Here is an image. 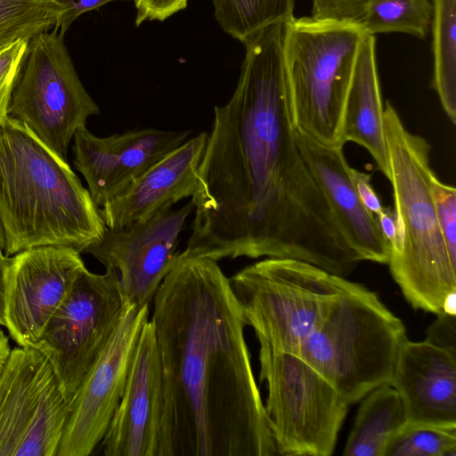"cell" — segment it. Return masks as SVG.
Listing matches in <instances>:
<instances>
[{
    "label": "cell",
    "instance_id": "obj_24",
    "mask_svg": "<svg viewBox=\"0 0 456 456\" xmlns=\"http://www.w3.org/2000/svg\"><path fill=\"white\" fill-rule=\"evenodd\" d=\"M432 12L431 0H369L362 28L372 36L401 32L423 39Z\"/></svg>",
    "mask_w": 456,
    "mask_h": 456
},
{
    "label": "cell",
    "instance_id": "obj_29",
    "mask_svg": "<svg viewBox=\"0 0 456 456\" xmlns=\"http://www.w3.org/2000/svg\"><path fill=\"white\" fill-rule=\"evenodd\" d=\"M312 18L362 27L369 0H312Z\"/></svg>",
    "mask_w": 456,
    "mask_h": 456
},
{
    "label": "cell",
    "instance_id": "obj_16",
    "mask_svg": "<svg viewBox=\"0 0 456 456\" xmlns=\"http://www.w3.org/2000/svg\"><path fill=\"white\" fill-rule=\"evenodd\" d=\"M165 403L153 322L141 331L121 400L101 442L105 456H158Z\"/></svg>",
    "mask_w": 456,
    "mask_h": 456
},
{
    "label": "cell",
    "instance_id": "obj_31",
    "mask_svg": "<svg viewBox=\"0 0 456 456\" xmlns=\"http://www.w3.org/2000/svg\"><path fill=\"white\" fill-rule=\"evenodd\" d=\"M436 316V321L428 329L425 340L456 353L455 315L443 312Z\"/></svg>",
    "mask_w": 456,
    "mask_h": 456
},
{
    "label": "cell",
    "instance_id": "obj_32",
    "mask_svg": "<svg viewBox=\"0 0 456 456\" xmlns=\"http://www.w3.org/2000/svg\"><path fill=\"white\" fill-rule=\"evenodd\" d=\"M60 5L61 13L54 26L60 32L65 34L69 26L82 14L95 10L114 1L128 0H53Z\"/></svg>",
    "mask_w": 456,
    "mask_h": 456
},
{
    "label": "cell",
    "instance_id": "obj_15",
    "mask_svg": "<svg viewBox=\"0 0 456 456\" xmlns=\"http://www.w3.org/2000/svg\"><path fill=\"white\" fill-rule=\"evenodd\" d=\"M190 134L189 130L149 127L99 137L85 126L73 136L74 164L84 175L93 201L102 208Z\"/></svg>",
    "mask_w": 456,
    "mask_h": 456
},
{
    "label": "cell",
    "instance_id": "obj_5",
    "mask_svg": "<svg viewBox=\"0 0 456 456\" xmlns=\"http://www.w3.org/2000/svg\"><path fill=\"white\" fill-rule=\"evenodd\" d=\"M406 338L403 322L374 292L344 278L330 311L295 354L350 405L389 384Z\"/></svg>",
    "mask_w": 456,
    "mask_h": 456
},
{
    "label": "cell",
    "instance_id": "obj_2",
    "mask_svg": "<svg viewBox=\"0 0 456 456\" xmlns=\"http://www.w3.org/2000/svg\"><path fill=\"white\" fill-rule=\"evenodd\" d=\"M165 403L158 456H273L244 337L216 261L179 253L153 297Z\"/></svg>",
    "mask_w": 456,
    "mask_h": 456
},
{
    "label": "cell",
    "instance_id": "obj_23",
    "mask_svg": "<svg viewBox=\"0 0 456 456\" xmlns=\"http://www.w3.org/2000/svg\"><path fill=\"white\" fill-rule=\"evenodd\" d=\"M215 18L221 28L243 43L272 25L288 22L295 0H212Z\"/></svg>",
    "mask_w": 456,
    "mask_h": 456
},
{
    "label": "cell",
    "instance_id": "obj_27",
    "mask_svg": "<svg viewBox=\"0 0 456 456\" xmlns=\"http://www.w3.org/2000/svg\"><path fill=\"white\" fill-rule=\"evenodd\" d=\"M430 186L444 242L451 256L456 259V189L441 182L436 173Z\"/></svg>",
    "mask_w": 456,
    "mask_h": 456
},
{
    "label": "cell",
    "instance_id": "obj_4",
    "mask_svg": "<svg viewBox=\"0 0 456 456\" xmlns=\"http://www.w3.org/2000/svg\"><path fill=\"white\" fill-rule=\"evenodd\" d=\"M383 121L396 224L387 265L413 308L438 314L456 293V259L444 242L432 197L431 146L406 128L388 101Z\"/></svg>",
    "mask_w": 456,
    "mask_h": 456
},
{
    "label": "cell",
    "instance_id": "obj_14",
    "mask_svg": "<svg viewBox=\"0 0 456 456\" xmlns=\"http://www.w3.org/2000/svg\"><path fill=\"white\" fill-rule=\"evenodd\" d=\"M86 269L80 252L40 246L10 257L5 277L4 325L20 346H32Z\"/></svg>",
    "mask_w": 456,
    "mask_h": 456
},
{
    "label": "cell",
    "instance_id": "obj_9",
    "mask_svg": "<svg viewBox=\"0 0 456 456\" xmlns=\"http://www.w3.org/2000/svg\"><path fill=\"white\" fill-rule=\"evenodd\" d=\"M99 114V106L77 76L64 34L53 27L30 39L12 94L9 116L66 160L77 129Z\"/></svg>",
    "mask_w": 456,
    "mask_h": 456
},
{
    "label": "cell",
    "instance_id": "obj_11",
    "mask_svg": "<svg viewBox=\"0 0 456 456\" xmlns=\"http://www.w3.org/2000/svg\"><path fill=\"white\" fill-rule=\"evenodd\" d=\"M70 399L44 354L12 349L0 376V456H57Z\"/></svg>",
    "mask_w": 456,
    "mask_h": 456
},
{
    "label": "cell",
    "instance_id": "obj_13",
    "mask_svg": "<svg viewBox=\"0 0 456 456\" xmlns=\"http://www.w3.org/2000/svg\"><path fill=\"white\" fill-rule=\"evenodd\" d=\"M193 211V203L168 208L130 226L106 228L102 238L86 248L105 269L116 271L125 305H150L173 267L179 236Z\"/></svg>",
    "mask_w": 456,
    "mask_h": 456
},
{
    "label": "cell",
    "instance_id": "obj_28",
    "mask_svg": "<svg viewBox=\"0 0 456 456\" xmlns=\"http://www.w3.org/2000/svg\"><path fill=\"white\" fill-rule=\"evenodd\" d=\"M28 42L18 40L0 51V124L9 116L12 94L26 57Z\"/></svg>",
    "mask_w": 456,
    "mask_h": 456
},
{
    "label": "cell",
    "instance_id": "obj_8",
    "mask_svg": "<svg viewBox=\"0 0 456 456\" xmlns=\"http://www.w3.org/2000/svg\"><path fill=\"white\" fill-rule=\"evenodd\" d=\"M265 411L276 454L330 456L349 404L298 354L259 347Z\"/></svg>",
    "mask_w": 456,
    "mask_h": 456
},
{
    "label": "cell",
    "instance_id": "obj_21",
    "mask_svg": "<svg viewBox=\"0 0 456 456\" xmlns=\"http://www.w3.org/2000/svg\"><path fill=\"white\" fill-rule=\"evenodd\" d=\"M364 397L342 452L345 456H384L388 442L407 422L401 396L391 385L379 386Z\"/></svg>",
    "mask_w": 456,
    "mask_h": 456
},
{
    "label": "cell",
    "instance_id": "obj_25",
    "mask_svg": "<svg viewBox=\"0 0 456 456\" xmlns=\"http://www.w3.org/2000/svg\"><path fill=\"white\" fill-rule=\"evenodd\" d=\"M61 13L53 0H0V51L51 29Z\"/></svg>",
    "mask_w": 456,
    "mask_h": 456
},
{
    "label": "cell",
    "instance_id": "obj_22",
    "mask_svg": "<svg viewBox=\"0 0 456 456\" xmlns=\"http://www.w3.org/2000/svg\"><path fill=\"white\" fill-rule=\"evenodd\" d=\"M432 87L449 119L456 124V0H431Z\"/></svg>",
    "mask_w": 456,
    "mask_h": 456
},
{
    "label": "cell",
    "instance_id": "obj_35",
    "mask_svg": "<svg viewBox=\"0 0 456 456\" xmlns=\"http://www.w3.org/2000/svg\"><path fill=\"white\" fill-rule=\"evenodd\" d=\"M10 256L0 250V326L4 325V296H5V277L9 265Z\"/></svg>",
    "mask_w": 456,
    "mask_h": 456
},
{
    "label": "cell",
    "instance_id": "obj_3",
    "mask_svg": "<svg viewBox=\"0 0 456 456\" xmlns=\"http://www.w3.org/2000/svg\"><path fill=\"white\" fill-rule=\"evenodd\" d=\"M0 219L7 256L40 246L81 253L107 228L67 161L10 116L0 124Z\"/></svg>",
    "mask_w": 456,
    "mask_h": 456
},
{
    "label": "cell",
    "instance_id": "obj_17",
    "mask_svg": "<svg viewBox=\"0 0 456 456\" xmlns=\"http://www.w3.org/2000/svg\"><path fill=\"white\" fill-rule=\"evenodd\" d=\"M208 133L186 140L109 200L100 213L110 229L148 219L196 190Z\"/></svg>",
    "mask_w": 456,
    "mask_h": 456
},
{
    "label": "cell",
    "instance_id": "obj_10",
    "mask_svg": "<svg viewBox=\"0 0 456 456\" xmlns=\"http://www.w3.org/2000/svg\"><path fill=\"white\" fill-rule=\"evenodd\" d=\"M127 306L116 271L86 269L32 346L50 361L68 398L109 344Z\"/></svg>",
    "mask_w": 456,
    "mask_h": 456
},
{
    "label": "cell",
    "instance_id": "obj_33",
    "mask_svg": "<svg viewBox=\"0 0 456 456\" xmlns=\"http://www.w3.org/2000/svg\"><path fill=\"white\" fill-rule=\"evenodd\" d=\"M349 175L362 204L374 216H378L383 206L371 184L370 175L352 167H349Z\"/></svg>",
    "mask_w": 456,
    "mask_h": 456
},
{
    "label": "cell",
    "instance_id": "obj_19",
    "mask_svg": "<svg viewBox=\"0 0 456 456\" xmlns=\"http://www.w3.org/2000/svg\"><path fill=\"white\" fill-rule=\"evenodd\" d=\"M297 142L360 261L387 265L389 244L376 216L362 204L356 192L343 148L322 144L299 130H297Z\"/></svg>",
    "mask_w": 456,
    "mask_h": 456
},
{
    "label": "cell",
    "instance_id": "obj_34",
    "mask_svg": "<svg viewBox=\"0 0 456 456\" xmlns=\"http://www.w3.org/2000/svg\"><path fill=\"white\" fill-rule=\"evenodd\" d=\"M375 216L384 238L390 245L396 235L395 216L394 209L389 207H383L382 211Z\"/></svg>",
    "mask_w": 456,
    "mask_h": 456
},
{
    "label": "cell",
    "instance_id": "obj_26",
    "mask_svg": "<svg viewBox=\"0 0 456 456\" xmlns=\"http://www.w3.org/2000/svg\"><path fill=\"white\" fill-rule=\"evenodd\" d=\"M384 456H456V426L406 422L388 442Z\"/></svg>",
    "mask_w": 456,
    "mask_h": 456
},
{
    "label": "cell",
    "instance_id": "obj_6",
    "mask_svg": "<svg viewBox=\"0 0 456 456\" xmlns=\"http://www.w3.org/2000/svg\"><path fill=\"white\" fill-rule=\"evenodd\" d=\"M365 35L362 27L312 17L287 22L284 54L295 124L322 144H346V102Z\"/></svg>",
    "mask_w": 456,
    "mask_h": 456
},
{
    "label": "cell",
    "instance_id": "obj_30",
    "mask_svg": "<svg viewBox=\"0 0 456 456\" xmlns=\"http://www.w3.org/2000/svg\"><path fill=\"white\" fill-rule=\"evenodd\" d=\"M136 9L135 25L144 21H163L183 10L188 0H133Z\"/></svg>",
    "mask_w": 456,
    "mask_h": 456
},
{
    "label": "cell",
    "instance_id": "obj_7",
    "mask_svg": "<svg viewBox=\"0 0 456 456\" xmlns=\"http://www.w3.org/2000/svg\"><path fill=\"white\" fill-rule=\"evenodd\" d=\"M344 277L311 263L266 257L229 279L259 346L295 353L337 300Z\"/></svg>",
    "mask_w": 456,
    "mask_h": 456
},
{
    "label": "cell",
    "instance_id": "obj_37",
    "mask_svg": "<svg viewBox=\"0 0 456 456\" xmlns=\"http://www.w3.org/2000/svg\"><path fill=\"white\" fill-rule=\"evenodd\" d=\"M4 248H5V238H4L2 222L0 219V250L4 251Z\"/></svg>",
    "mask_w": 456,
    "mask_h": 456
},
{
    "label": "cell",
    "instance_id": "obj_20",
    "mask_svg": "<svg viewBox=\"0 0 456 456\" xmlns=\"http://www.w3.org/2000/svg\"><path fill=\"white\" fill-rule=\"evenodd\" d=\"M375 36L366 34L357 55L343 121V140L363 147L378 168L389 180L390 167L386 142Z\"/></svg>",
    "mask_w": 456,
    "mask_h": 456
},
{
    "label": "cell",
    "instance_id": "obj_1",
    "mask_svg": "<svg viewBox=\"0 0 456 456\" xmlns=\"http://www.w3.org/2000/svg\"><path fill=\"white\" fill-rule=\"evenodd\" d=\"M286 30L277 23L243 42L235 90L214 108L183 252L293 258L344 277L360 259L297 145Z\"/></svg>",
    "mask_w": 456,
    "mask_h": 456
},
{
    "label": "cell",
    "instance_id": "obj_18",
    "mask_svg": "<svg viewBox=\"0 0 456 456\" xmlns=\"http://www.w3.org/2000/svg\"><path fill=\"white\" fill-rule=\"evenodd\" d=\"M407 422L456 426V353L426 340H404L389 382Z\"/></svg>",
    "mask_w": 456,
    "mask_h": 456
},
{
    "label": "cell",
    "instance_id": "obj_12",
    "mask_svg": "<svg viewBox=\"0 0 456 456\" xmlns=\"http://www.w3.org/2000/svg\"><path fill=\"white\" fill-rule=\"evenodd\" d=\"M150 305H128L115 334L70 399L57 456H88L103 439L121 400Z\"/></svg>",
    "mask_w": 456,
    "mask_h": 456
},
{
    "label": "cell",
    "instance_id": "obj_36",
    "mask_svg": "<svg viewBox=\"0 0 456 456\" xmlns=\"http://www.w3.org/2000/svg\"><path fill=\"white\" fill-rule=\"evenodd\" d=\"M9 338L0 328V376L11 352Z\"/></svg>",
    "mask_w": 456,
    "mask_h": 456
}]
</instances>
